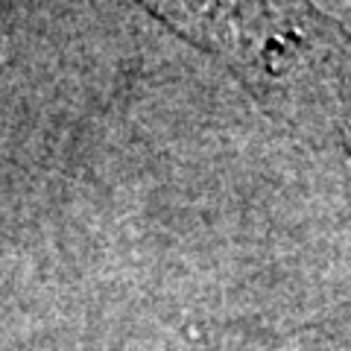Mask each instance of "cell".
Returning <instances> with one entry per match:
<instances>
[{
    "label": "cell",
    "instance_id": "6da1fadb",
    "mask_svg": "<svg viewBox=\"0 0 351 351\" xmlns=\"http://www.w3.org/2000/svg\"><path fill=\"white\" fill-rule=\"evenodd\" d=\"M193 44L267 108L281 73L325 21L313 0H135Z\"/></svg>",
    "mask_w": 351,
    "mask_h": 351
}]
</instances>
